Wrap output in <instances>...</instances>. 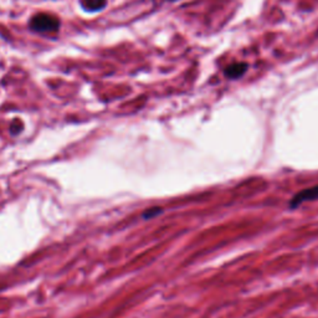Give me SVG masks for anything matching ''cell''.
Here are the masks:
<instances>
[{
    "label": "cell",
    "instance_id": "obj_1",
    "mask_svg": "<svg viewBox=\"0 0 318 318\" xmlns=\"http://www.w3.org/2000/svg\"><path fill=\"white\" fill-rule=\"evenodd\" d=\"M30 28L37 33H56L60 28V21L56 16L40 13L31 19Z\"/></svg>",
    "mask_w": 318,
    "mask_h": 318
},
{
    "label": "cell",
    "instance_id": "obj_6",
    "mask_svg": "<svg viewBox=\"0 0 318 318\" xmlns=\"http://www.w3.org/2000/svg\"><path fill=\"white\" fill-rule=\"evenodd\" d=\"M159 2H177V0H159Z\"/></svg>",
    "mask_w": 318,
    "mask_h": 318
},
{
    "label": "cell",
    "instance_id": "obj_3",
    "mask_svg": "<svg viewBox=\"0 0 318 318\" xmlns=\"http://www.w3.org/2000/svg\"><path fill=\"white\" fill-rule=\"evenodd\" d=\"M247 67H248L247 63L235 62V63H233V65L228 66L224 72H225V75H226V77H229V79H239V77H241L242 75L246 72Z\"/></svg>",
    "mask_w": 318,
    "mask_h": 318
},
{
    "label": "cell",
    "instance_id": "obj_5",
    "mask_svg": "<svg viewBox=\"0 0 318 318\" xmlns=\"http://www.w3.org/2000/svg\"><path fill=\"white\" fill-rule=\"evenodd\" d=\"M162 212H163V209L162 208H150V209L146 210V212L143 213V218L144 219H152L154 218V216H157L161 214Z\"/></svg>",
    "mask_w": 318,
    "mask_h": 318
},
{
    "label": "cell",
    "instance_id": "obj_4",
    "mask_svg": "<svg viewBox=\"0 0 318 318\" xmlns=\"http://www.w3.org/2000/svg\"><path fill=\"white\" fill-rule=\"evenodd\" d=\"M106 5V0H83V7L88 10H100Z\"/></svg>",
    "mask_w": 318,
    "mask_h": 318
},
{
    "label": "cell",
    "instance_id": "obj_2",
    "mask_svg": "<svg viewBox=\"0 0 318 318\" xmlns=\"http://www.w3.org/2000/svg\"><path fill=\"white\" fill-rule=\"evenodd\" d=\"M318 200V186L306 188V189L301 190V192L292 196V199L288 201V208L290 209H296L301 204L306 203V201H314Z\"/></svg>",
    "mask_w": 318,
    "mask_h": 318
}]
</instances>
